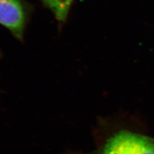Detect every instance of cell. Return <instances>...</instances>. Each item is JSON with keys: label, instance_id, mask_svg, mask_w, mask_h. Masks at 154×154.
Segmentation results:
<instances>
[{"label": "cell", "instance_id": "cell-2", "mask_svg": "<svg viewBox=\"0 0 154 154\" xmlns=\"http://www.w3.org/2000/svg\"><path fill=\"white\" fill-rule=\"evenodd\" d=\"M0 24L21 40L25 26V14L19 0H0Z\"/></svg>", "mask_w": 154, "mask_h": 154}, {"label": "cell", "instance_id": "cell-1", "mask_svg": "<svg viewBox=\"0 0 154 154\" xmlns=\"http://www.w3.org/2000/svg\"><path fill=\"white\" fill-rule=\"evenodd\" d=\"M96 148L89 153L68 154H154V137L127 129L96 131Z\"/></svg>", "mask_w": 154, "mask_h": 154}, {"label": "cell", "instance_id": "cell-3", "mask_svg": "<svg viewBox=\"0 0 154 154\" xmlns=\"http://www.w3.org/2000/svg\"><path fill=\"white\" fill-rule=\"evenodd\" d=\"M73 0H42L45 5L50 9L55 17L60 21H64L68 15Z\"/></svg>", "mask_w": 154, "mask_h": 154}]
</instances>
